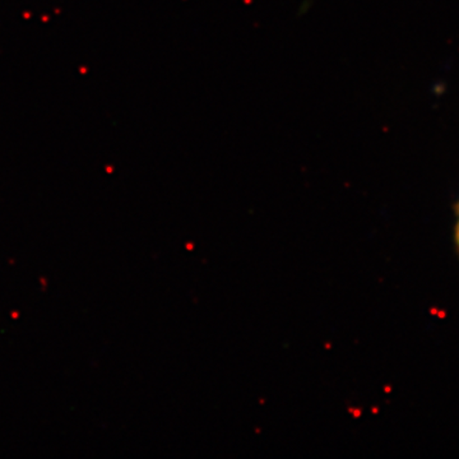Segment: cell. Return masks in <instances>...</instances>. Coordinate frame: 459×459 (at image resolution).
<instances>
[{"mask_svg": "<svg viewBox=\"0 0 459 459\" xmlns=\"http://www.w3.org/2000/svg\"><path fill=\"white\" fill-rule=\"evenodd\" d=\"M456 217H457V221H456V227H454V241H456V248H457L459 255V201L458 203L456 204Z\"/></svg>", "mask_w": 459, "mask_h": 459, "instance_id": "1", "label": "cell"}]
</instances>
